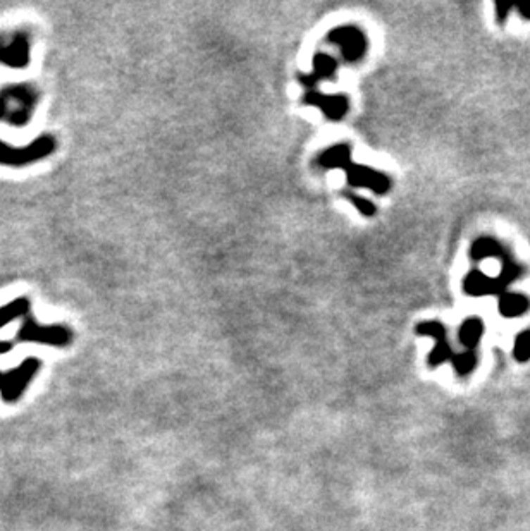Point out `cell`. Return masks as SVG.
<instances>
[{"instance_id":"6da1fadb","label":"cell","mask_w":530,"mask_h":531,"mask_svg":"<svg viewBox=\"0 0 530 531\" xmlns=\"http://www.w3.org/2000/svg\"><path fill=\"white\" fill-rule=\"evenodd\" d=\"M38 91L32 84H11L0 91V121L23 127L32 121Z\"/></svg>"},{"instance_id":"7a4b0ae2","label":"cell","mask_w":530,"mask_h":531,"mask_svg":"<svg viewBox=\"0 0 530 531\" xmlns=\"http://www.w3.org/2000/svg\"><path fill=\"white\" fill-rule=\"evenodd\" d=\"M56 146V139L50 134H40L28 146H11L7 143L0 141V165H7V167L30 165L33 162H38L52 155Z\"/></svg>"},{"instance_id":"3957f363","label":"cell","mask_w":530,"mask_h":531,"mask_svg":"<svg viewBox=\"0 0 530 531\" xmlns=\"http://www.w3.org/2000/svg\"><path fill=\"white\" fill-rule=\"evenodd\" d=\"M18 340L65 347L72 340V332L64 325H40L32 316H26V320L23 321L18 331Z\"/></svg>"},{"instance_id":"277c9868","label":"cell","mask_w":530,"mask_h":531,"mask_svg":"<svg viewBox=\"0 0 530 531\" xmlns=\"http://www.w3.org/2000/svg\"><path fill=\"white\" fill-rule=\"evenodd\" d=\"M327 40L331 45L338 46L343 59L350 64L362 60L369 46L365 33L353 25L338 26L327 34Z\"/></svg>"},{"instance_id":"5b68a950","label":"cell","mask_w":530,"mask_h":531,"mask_svg":"<svg viewBox=\"0 0 530 531\" xmlns=\"http://www.w3.org/2000/svg\"><path fill=\"white\" fill-rule=\"evenodd\" d=\"M38 368H40V362H38L37 358H28L19 364L18 368H14V370L2 373V380H0V395H2L4 401H18L19 395L25 392L28 383L32 382L34 375H37Z\"/></svg>"},{"instance_id":"8992f818","label":"cell","mask_w":530,"mask_h":531,"mask_svg":"<svg viewBox=\"0 0 530 531\" xmlns=\"http://www.w3.org/2000/svg\"><path fill=\"white\" fill-rule=\"evenodd\" d=\"M30 38L25 31L0 34V62L13 69H25L30 64Z\"/></svg>"},{"instance_id":"52a82bcc","label":"cell","mask_w":530,"mask_h":531,"mask_svg":"<svg viewBox=\"0 0 530 531\" xmlns=\"http://www.w3.org/2000/svg\"><path fill=\"white\" fill-rule=\"evenodd\" d=\"M343 170L346 174L348 184L353 186V188L370 189L375 195H386L391 189L389 177L386 174H382L381 170H375L362 164H355L353 160Z\"/></svg>"},{"instance_id":"ba28073f","label":"cell","mask_w":530,"mask_h":531,"mask_svg":"<svg viewBox=\"0 0 530 531\" xmlns=\"http://www.w3.org/2000/svg\"><path fill=\"white\" fill-rule=\"evenodd\" d=\"M415 332L419 335H427V337H434L436 339V346L434 350L431 351L429 354V364L431 366H439V364L450 362L453 358V350L446 339V327L443 324L436 320H427L422 321V324L417 325Z\"/></svg>"},{"instance_id":"9c48e42d","label":"cell","mask_w":530,"mask_h":531,"mask_svg":"<svg viewBox=\"0 0 530 531\" xmlns=\"http://www.w3.org/2000/svg\"><path fill=\"white\" fill-rule=\"evenodd\" d=\"M303 102L307 105L317 107L327 119L331 121H341L348 114L350 108V100L344 93H334V95H326V93L310 90L303 96Z\"/></svg>"},{"instance_id":"30bf717a","label":"cell","mask_w":530,"mask_h":531,"mask_svg":"<svg viewBox=\"0 0 530 531\" xmlns=\"http://www.w3.org/2000/svg\"><path fill=\"white\" fill-rule=\"evenodd\" d=\"M505 289L498 277H489L481 270H472L463 281V290L468 296H491V294L505 293Z\"/></svg>"},{"instance_id":"8fae6325","label":"cell","mask_w":530,"mask_h":531,"mask_svg":"<svg viewBox=\"0 0 530 531\" xmlns=\"http://www.w3.org/2000/svg\"><path fill=\"white\" fill-rule=\"evenodd\" d=\"M312 69V75H305L300 77L301 83L307 84V87L310 88L315 87L317 81L332 79V77H336V72H338V60L332 56H329V53L319 52L313 57Z\"/></svg>"},{"instance_id":"7c38bea8","label":"cell","mask_w":530,"mask_h":531,"mask_svg":"<svg viewBox=\"0 0 530 531\" xmlns=\"http://www.w3.org/2000/svg\"><path fill=\"white\" fill-rule=\"evenodd\" d=\"M498 308L499 313L505 319H518V316L529 312L530 300L520 293H508V290H505V293L499 294Z\"/></svg>"},{"instance_id":"4fadbf2b","label":"cell","mask_w":530,"mask_h":531,"mask_svg":"<svg viewBox=\"0 0 530 531\" xmlns=\"http://www.w3.org/2000/svg\"><path fill=\"white\" fill-rule=\"evenodd\" d=\"M470 257L472 260H475V262H481V260L486 258H501L503 262L510 260L506 257V248L503 246L498 239L489 238V236L479 238L477 241L472 244Z\"/></svg>"},{"instance_id":"5bb4252c","label":"cell","mask_w":530,"mask_h":531,"mask_svg":"<svg viewBox=\"0 0 530 531\" xmlns=\"http://www.w3.org/2000/svg\"><path fill=\"white\" fill-rule=\"evenodd\" d=\"M351 162L350 146L339 143V145L329 146L317 158V164L322 169H344Z\"/></svg>"},{"instance_id":"9a60e30c","label":"cell","mask_w":530,"mask_h":531,"mask_svg":"<svg viewBox=\"0 0 530 531\" xmlns=\"http://www.w3.org/2000/svg\"><path fill=\"white\" fill-rule=\"evenodd\" d=\"M484 332H486V325L479 316H470L462 324L458 332V339L468 351H474L475 346L481 343Z\"/></svg>"},{"instance_id":"2e32d148","label":"cell","mask_w":530,"mask_h":531,"mask_svg":"<svg viewBox=\"0 0 530 531\" xmlns=\"http://www.w3.org/2000/svg\"><path fill=\"white\" fill-rule=\"evenodd\" d=\"M30 312V301L26 298H18V300H13L9 305L2 306L0 308V328L9 325L11 321L21 319V316H26Z\"/></svg>"},{"instance_id":"e0dca14e","label":"cell","mask_w":530,"mask_h":531,"mask_svg":"<svg viewBox=\"0 0 530 531\" xmlns=\"http://www.w3.org/2000/svg\"><path fill=\"white\" fill-rule=\"evenodd\" d=\"M451 362L458 377H468L474 371V368L477 366V354H475V351L460 352V354H453Z\"/></svg>"},{"instance_id":"ac0fdd59","label":"cell","mask_w":530,"mask_h":531,"mask_svg":"<svg viewBox=\"0 0 530 531\" xmlns=\"http://www.w3.org/2000/svg\"><path fill=\"white\" fill-rule=\"evenodd\" d=\"M513 356L520 363H525L530 359V328L517 335L513 346Z\"/></svg>"},{"instance_id":"d6986e66","label":"cell","mask_w":530,"mask_h":531,"mask_svg":"<svg viewBox=\"0 0 530 531\" xmlns=\"http://www.w3.org/2000/svg\"><path fill=\"white\" fill-rule=\"evenodd\" d=\"M348 198H350L351 203L355 205V208H357V210L362 213V215L372 217V215H375V212H377L375 205L370 200H367V198L358 196V195H350Z\"/></svg>"},{"instance_id":"ffe728a7","label":"cell","mask_w":530,"mask_h":531,"mask_svg":"<svg viewBox=\"0 0 530 531\" xmlns=\"http://www.w3.org/2000/svg\"><path fill=\"white\" fill-rule=\"evenodd\" d=\"M512 2H496V19L499 23H505L506 18H508L510 11L513 9Z\"/></svg>"},{"instance_id":"44dd1931","label":"cell","mask_w":530,"mask_h":531,"mask_svg":"<svg viewBox=\"0 0 530 531\" xmlns=\"http://www.w3.org/2000/svg\"><path fill=\"white\" fill-rule=\"evenodd\" d=\"M515 9L520 13V15L524 19H527V21H530V2H525V4H517L515 6Z\"/></svg>"},{"instance_id":"7402d4cb","label":"cell","mask_w":530,"mask_h":531,"mask_svg":"<svg viewBox=\"0 0 530 531\" xmlns=\"http://www.w3.org/2000/svg\"><path fill=\"white\" fill-rule=\"evenodd\" d=\"M13 347L14 344L9 343V340H0V354H6V352H9Z\"/></svg>"},{"instance_id":"603a6c76","label":"cell","mask_w":530,"mask_h":531,"mask_svg":"<svg viewBox=\"0 0 530 531\" xmlns=\"http://www.w3.org/2000/svg\"><path fill=\"white\" fill-rule=\"evenodd\" d=\"M0 380H2V371H0Z\"/></svg>"}]
</instances>
